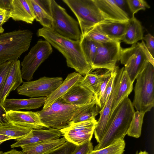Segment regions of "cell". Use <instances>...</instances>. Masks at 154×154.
<instances>
[{
  "label": "cell",
  "mask_w": 154,
  "mask_h": 154,
  "mask_svg": "<svg viewBox=\"0 0 154 154\" xmlns=\"http://www.w3.org/2000/svg\"><path fill=\"white\" fill-rule=\"evenodd\" d=\"M37 34L44 38L62 54L68 67L74 69L82 75L85 76L93 71L82 52L80 39L73 40L43 27L38 30Z\"/></svg>",
  "instance_id": "obj_1"
},
{
  "label": "cell",
  "mask_w": 154,
  "mask_h": 154,
  "mask_svg": "<svg viewBox=\"0 0 154 154\" xmlns=\"http://www.w3.org/2000/svg\"><path fill=\"white\" fill-rule=\"evenodd\" d=\"M134 112L131 100L127 97L123 100L110 115L104 134L93 150L101 149L124 138Z\"/></svg>",
  "instance_id": "obj_2"
},
{
  "label": "cell",
  "mask_w": 154,
  "mask_h": 154,
  "mask_svg": "<svg viewBox=\"0 0 154 154\" xmlns=\"http://www.w3.org/2000/svg\"><path fill=\"white\" fill-rule=\"evenodd\" d=\"M33 33L29 29H18L0 34V65L18 60L30 46Z\"/></svg>",
  "instance_id": "obj_3"
},
{
  "label": "cell",
  "mask_w": 154,
  "mask_h": 154,
  "mask_svg": "<svg viewBox=\"0 0 154 154\" xmlns=\"http://www.w3.org/2000/svg\"><path fill=\"white\" fill-rule=\"evenodd\" d=\"M119 60L124 65V70L133 83L149 63L154 66V58L143 40L133 44L130 47L122 48Z\"/></svg>",
  "instance_id": "obj_4"
},
{
  "label": "cell",
  "mask_w": 154,
  "mask_h": 154,
  "mask_svg": "<svg viewBox=\"0 0 154 154\" xmlns=\"http://www.w3.org/2000/svg\"><path fill=\"white\" fill-rule=\"evenodd\" d=\"M136 79L132 104L137 111L145 113L154 105V66L149 63Z\"/></svg>",
  "instance_id": "obj_5"
},
{
  "label": "cell",
  "mask_w": 154,
  "mask_h": 154,
  "mask_svg": "<svg viewBox=\"0 0 154 154\" xmlns=\"http://www.w3.org/2000/svg\"><path fill=\"white\" fill-rule=\"evenodd\" d=\"M80 107L67 103L61 97L48 107L36 112L42 122L48 128L60 130L69 125Z\"/></svg>",
  "instance_id": "obj_6"
},
{
  "label": "cell",
  "mask_w": 154,
  "mask_h": 154,
  "mask_svg": "<svg viewBox=\"0 0 154 154\" xmlns=\"http://www.w3.org/2000/svg\"><path fill=\"white\" fill-rule=\"evenodd\" d=\"M78 20L82 35L91 28L106 21L94 0H63Z\"/></svg>",
  "instance_id": "obj_7"
},
{
  "label": "cell",
  "mask_w": 154,
  "mask_h": 154,
  "mask_svg": "<svg viewBox=\"0 0 154 154\" xmlns=\"http://www.w3.org/2000/svg\"><path fill=\"white\" fill-rule=\"evenodd\" d=\"M50 13L53 19L52 31L73 40L81 39L82 34L78 21L55 0H50Z\"/></svg>",
  "instance_id": "obj_8"
},
{
  "label": "cell",
  "mask_w": 154,
  "mask_h": 154,
  "mask_svg": "<svg viewBox=\"0 0 154 154\" xmlns=\"http://www.w3.org/2000/svg\"><path fill=\"white\" fill-rule=\"evenodd\" d=\"M52 51V46L48 42L39 40L31 48L21 63L23 79L27 82L31 81L35 72Z\"/></svg>",
  "instance_id": "obj_9"
},
{
  "label": "cell",
  "mask_w": 154,
  "mask_h": 154,
  "mask_svg": "<svg viewBox=\"0 0 154 154\" xmlns=\"http://www.w3.org/2000/svg\"><path fill=\"white\" fill-rule=\"evenodd\" d=\"M122 48L120 41L112 40L105 43H98L91 66L92 71L99 69L113 71L119 60Z\"/></svg>",
  "instance_id": "obj_10"
},
{
  "label": "cell",
  "mask_w": 154,
  "mask_h": 154,
  "mask_svg": "<svg viewBox=\"0 0 154 154\" xmlns=\"http://www.w3.org/2000/svg\"><path fill=\"white\" fill-rule=\"evenodd\" d=\"M61 77H49L43 76L38 80L23 82L17 89L20 95L31 98L47 97L62 83Z\"/></svg>",
  "instance_id": "obj_11"
},
{
  "label": "cell",
  "mask_w": 154,
  "mask_h": 154,
  "mask_svg": "<svg viewBox=\"0 0 154 154\" xmlns=\"http://www.w3.org/2000/svg\"><path fill=\"white\" fill-rule=\"evenodd\" d=\"M124 69V67L119 69L112 92L106 102L100 111V118L94 132L95 138L98 143L100 142L105 131L110 115L113 101L119 86Z\"/></svg>",
  "instance_id": "obj_12"
},
{
  "label": "cell",
  "mask_w": 154,
  "mask_h": 154,
  "mask_svg": "<svg viewBox=\"0 0 154 154\" xmlns=\"http://www.w3.org/2000/svg\"><path fill=\"white\" fill-rule=\"evenodd\" d=\"M7 116L9 122L16 125L34 129L48 128L42 122L36 112L9 111Z\"/></svg>",
  "instance_id": "obj_13"
},
{
  "label": "cell",
  "mask_w": 154,
  "mask_h": 154,
  "mask_svg": "<svg viewBox=\"0 0 154 154\" xmlns=\"http://www.w3.org/2000/svg\"><path fill=\"white\" fill-rule=\"evenodd\" d=\"M62 136L63 134L60 130L58 129H32L26 136L17 140L11 145V147L12 148L21 147L26 145L57 139Z\"/></svg>",
  "instance_id": "obj_14"
},
{
  "label": "cell",
  "mask_w": 154,
  "mask_h": 154,
  "mask_svg": "<svg viewBox=\"0 0 154 154\" xmlns=\"http://www.w3.org/2000/svg\"><path fill=\"white\" fill-rule=\"evenodd\" d=\"M106 21L128 22L130 19L127 13L116 4L114 0H94Z\"/></svg>",
  "instance_id": "obj_15"
},
{
  "label": "cell",
  "mask_w": 154,
  "mask_h": 154,
  "mask_svg": "<svg viewBox=\"0 0 154 154\" xmlns=\"http://www.w3.org/2000/svg\"><path fill=\"white\" fill-rule=\"evenodd\" d=\"M23 82L20 61L14 60L0 94V103L3 105L10 93L17 89Z\"/></svg>",
  "instance_id": "obj_16"
},
{
  "label": "cell",
  "mask_w": 154,
  "mask_h": 154,
  "mask_svg": "<svg viewBox=\"0 0 154 154\" xmlns=\"http://www.w3.org/2000/svg\"><path fill=\"white\" fill-rule=\"evenodd\" d=\"M62 97L67 103L80 106L91 103L95 100L94 94L79 83L72 87Z\"/></svg>",
  "instance_id": "obj_17"
},
{
  "label": "cell",
  "mask_w": 154,
  "mask_h": 154,
  "mask_svg": "<svg viewBox=\"0 0 154 154\" xmlns=\"http://www.w3.org/2000/svg\"><path fill=\"white\" fill-rule=\"evenodd\" d=\"M11 18L32 24L35 17L30 0H12Z\"/></svg>",
  "instance_id": "obj_18"
},
{
  "label": "cell",
  "mask_w": 154,
  "mask_h": 154,
  "mask_svg": "<svg viewBox=\"0 0 154 154\" xmlns=\"http://www.w3.org/2000/svg\"><path fill=\"white\" fill-rule=\"evenodd\" d=\"M83 78L82 75L76 72L69 74L62 84L46 97V101L43 109L48 107L57 99L62 97L72 87L80 83Z\"/></svg>",
  "instance_id": "obj_19"
},
{
  "label": "cell",
  "mask_w": 154,
  "mask_h": 154,
  "mask_svg": "<svg viewBox=\"0 0 154 154\" xmlns=\"http://www.w3.org/2000/svg\"><path fill=\"white\" fill-rule=\"evenodd\" d=\"M46 100L45 97L22 99L6 98L3 105L7 112L22 109H35L44 106Z\"/></svg>",
  "instance_id": "obj_20"
},
{
  "label": "cell",
  "mask_w": 154,
  "mask_h": 154,
  "mask_svg": "<svg viewBox=\"0 0 154 154\" xmlns=\"http://www.w3.org/2000/svg\"><path fill=\"white\" fill-rule=\"evenodd\" d=\"M67 141L63 137L23 146L20 147L26 154H44L57 148Z\"/></svg>",
  "instance_id": "obj_21"
},
{
  "label": "cell",
  "mask_w": 154,
  "mask_h": 154,
  "mask_svg": "<svg viewBox=\"0 0 154 154\" xmlns=\"http://www.w3.org/2000/svg\"><path fill=\"white\" fill-rule=\"evenodd\" d=\"M128 22H123L106 21L96 26L101 32L111 39L120 41L122 39L125 33Z\"/></svg>",
  "instance_id": "obj_22"
},
{
  "label": "cell",
  "mask_w": 154,
  "mask_h": 154,
  "mask_svg": "<svg viewBox=\"0 0 154 154\" xmlns=\"http://www.w3.org/2000/svg\"><path fill=\"white\" fill-rule=\"evenodd\" d=\"M143 37V27L140 22L134 16L130 18L125 33L122 41L128 44H134Z\"/></svg>",
  "instance_id": "obj_23"
},
{
  "label": "cell",
  "mask_w": 154,
  "mask_h": 154,
  "mask_svg": "<svg viewBox=\"0 0 154 154\" xmlns=\"http://www.w3.org/2000/svg\"><path fill=\"white\" fill-rule=\"evenodd\" d=\"M100 108L95 100L89 104L80 106L73 116L69 124L95 119Z\"/></svg>",
  "instance_id": "obj_24"
},
{
  "label": "cell",
  "mask_w": 154,
  "mask_h": 154,
  "mask_svg": "<svg viewBox=\"0 0 154 154\" xmlns=\"http://www.w3.org/2000/svg\"><path fill=\"white\" fill-rule=\"evenodd\" d=\"M133 83L124 69L122 74L120 83L113 101L110 115L121 102L128 97L133 90Z\"/></svg>",
  "instance_id": "obj_25"
},
{
  "label": "cell",
  "mask_w": 154,
  "mask_h": 154,
  "mask_svg": "<svg viewBox=\"0 0 154 154\" xmlns=\"http://www.w3.org/2000/svg\"><path fill=\"white\" fill-rule=\"evenodd\" d=\"M35 17V19L43 27L52 30L53 19L50 9L38 4L35 0H30Z\"/></svg>",
  "instance_id": "obj_26"
},
{
  "label": "cell",
  "mask_w": 154,
  "mask_h": 154,
  "mask_svg": "<svg viewBox=\"0 0 154 154\" xmlns=\"http://www.w3.org/2000/svg\"><path fill=\"white\" fill-rule=\"evenodd\" d=\"M32 129L9 122L0 127V134L18 140L27 135Z\"/></svg>",
  "instance_id": "obj_27"
},
{
  "label": "cell",
  "mask_w": 154,
  "mask_h": 154,
  "mask_svg": "<svg viewBox=\"0 0 154 154\" xmlns=\"http://www.w3.org/2000/svg\"><path fill=\"white\" fill-rule=\"evenodd\" d=\"M94 129L79 131H61L67 141L77 146L82 144L88 140H91Z\"/></svg>",
  "instance_id": "obj_28"
},
{
  "label": "cell",
  "mask_w": 154,
  "mask_h": 154,
  "mask_svg": "<svg viewBox=\"0 0 154 154\" xmlns=\"http://www.w3.org/2000/svg\"><path fill=\"white\" fill-rule=\"evenodd\" d=\"M99 74L97 72H91L85 75L79 83L95 95L102 82L105 74Z\"/></svg>",
  "instance_id": "obj_29"
},
{
  "label": "cell",
  "mask_w": 154,
  "mask_h": 154,
  "mask_svg": "<svg viewBox=\"0 0 154 154\" xmlns=\"http://www.w3.org/2000/svg\"><path fill=\"white\" fill-rule=\"evenodd\" d=\"M80 43L86 60L91 66L95 56L98 43L85 35H82Z\"/></svg>",
  "instance_id": "obj_30"
},
{
  "label": "cell",
  "mask_w": 154,
  "mask_h": 154,
  "mask_svg": "<svg viewBox=\"0 0 154 154\" xmlns=\"http://www.w3.org/2000/svg\"><path fill=\"white\" fill-rule=\"evenodd\" d=\"M145 114L138 111L135 112L127 134L136 138L140 137Z\"/></svg>",
  "instance_id": "obj_31"
},
{
  "label": "cell",
  "mask_w": 154,
  "mask_h": 154,
  "mask_svg": "<svg viewBox=\"0 0 154 154\" xmlns=\"http://www.w3.org/2000/svg\"><path fill=\"white\" fill-rule=\"evenodd\" d=\"M125 146L124 138H121L106 147L93 150L88 154H123Z\"/></svg>",
  "instance_id": "obj_32"
},
{
  "label": "cell",
  "mask_w": 154,
  "mask_h": 154,
  "mask_svg": "<svg viewBox=\"0 0 154 154\" xmlns=\"http://www.w3.org/2000/svg\"><path fill=\"white\" fill-rule=\"evenodd\" d=\"M97 121L96 119L82 122L74 124H69L66 128L60 129L61 131H79L95 129L97 126Z\"/></svg>",
  "instance_id": "obj_33"
},
{
  "label": "cell",
  "mask_w": 154,
  "mask_h": 154,
  "mask_svg": "<svg viewBox=\"0 0 154 154\" xmlns=\"http://www.w3.org/2000/svg\"><path fill=\"white\" fill-rule=\"evenodd\" d=\"M84 35L99 43H105L113 40L101 32L96 26L89 29Z\"/></svg>",
  "instance_id": "obj_34"
},
{
  "label": "cell",
  "mask_w": 154,
  "mask_h": 154,
  "mask_svg": "<svg viewBox=\"0 0 154 154\" xmlns=\"http://www.w3.org/2000/svg\"><path fill=\"white\" fill-rule=\"evenodd\" d=\"M119 69V67L116 66L115 69L112 71L111 76L107 85L104 93L100 100V110L106 102L112 92Z\"/></svg>",
  "instance_id": "obj_35"
},
{
  "label": "cell",
  "mask_w": 154,
  "mask_h": 154,
  "mask_svg": "<svg viewBox=\"0 0 154 154\" xmlns=\"http://www.w3.org/2000/svg\"><path fill=\"white\" fill-rule=\"evenodd\" d=\"M126 1L132 15H134L135 14L140 10H145L146 8H150L147 2L144 0H127Z\"/></svg>",
  "instance_id": "obj_36"
},
{
  "label": "cell",
  "mask_w": 154,
  "mask_h": 154,
  "mask_svg": "<svg viewBox=\"0 0 154 154\" xmlns=\"http://www.w3.org/2000/svg\"><path fill=\"white\" fill-rule=\"evenodd\" d=\"M112 71L106 70L105 72L103 79L95 95L96 102L100 108V100L104 93L107 85L111 76Z\"/></svg>",
  "instance_id": "obj_37"
},
{
  "label": "cell",
  "mask_w": 154,
  "mask_h": 154,
  "mask_svg": "<svg viewBox=\"0 0 154 154\" xmlns=\"http://www.w3.org/2000/svg\"><path fill=\"white\" fill-rule=\"evenodd\" d=\"M77 146L67 141L57 148L44 154H72Z\"/></svg>",
  "instance_id": "obj_38"
},
{
  "label": "cell",
  "mask_w": 154,
  "mask_h": 154,
  "mask_svg": "<svg viewBox=\"0 0 154 154\" xmlns=\"http://www.w3.org/2000/svg\"><path fill=\"white\" fill-rule=\"evenodd\" d=\"M13 61H7L0 65V94L5 85Z\"/></svg>",
  "instance_id": "obj_39"
},
{
  "label": "cell",
  "mask_w": 154,
  "mask_h": 154,
  "mask_svg": "<svg viewBox=\"0 0 154 154\" xmlns=\"http://www.w3.org/2000/svg\"><path fill=\"white\" fill-rule=\"evenodd\" d=\"M93 150L91 140H88L82 145L77 146L72 154H88Z\"/></svg>",
  "instance_id": "obj_40"
},
{
  "label": "cell",
  "mask_w": 154,
  "mask_h": 154,
  "mask_svg": "<svg viewBox=\"0 0 154 154\" xmlns=\"http://www.w3.org/2000/svg\"><path fill=\"white\" fill-rule=\"evenodd\" d=\"M146 42L145 45L149 51L154 58V37L151 34L148 33L143 37V38Z\"/></svg>",
  "instance_id": "obj_41"
},
{
  "label": "cell",
  "mask_w": 154,
  "mask_h": 154,
  "mask_svg": "<svg viewBox=\"0 0 154 154\" xmlns=\"http://www.w3.org/2000/svg\"><path fill=\"white\" fill-rule=\"evenodd\" d=\"M11 18V12L0 8V27Z\"/></svg>",
  "instance_id": "obj_42"
},
{
  "label": "cell",
  "mask_w": 154,
  "mask_h": 154,
  "mask_svg": "<svg viewBox=\"0 0 154 154\" xmlns=\"http://www.w3.org/2000/svg\"><path fill=\"white\" fill-rule=\"evenodd\" d=\"M7 112L3 105L0 103V127L9 122L7 118Z\"/></svg>",
  "instance_id": "obj_43"
},
{
  "label": "cell",
  "mask_w": 154,
  "mask_h": 154,
  "mask_svg": "<svg viewBox=\"0 0 154 154\" xmlns=\"http://www.w3.org/2000/svg\"><path fill=\"white\" fill-rule=\"evenodd\" d=\"M12 0H0V8L11 11Z\"/></svg>",
  "instance_id": "obj_44"
},
{
  "label": "cell",
  "mask_w": 154,
  "mask_h": 154,
  "mask_svg": "<svg viewBox=\"0 0 154 154\" xmlns=\"http://www.w3.org/2000/svg\"><path fill=\"white\" fill-rule=\"evenodd\" d=\"M2 154H26L22 151H19L15 149H12L10 151L2 153Z\"/></svg>",
  "instance_id": "obj_45"
},
{
  "label": "cell",
  "mask_w": 154,
  "mask_h": 154,
  "mask_svg": "<svg viewBox=\"0 0 154 154\" xmlns=\"http://www.w3.org/2000/svg\"><path fill=\"white\" fill-rule=\"evenodd\" d=\"M114 1L117 5L122 9V7L125 5V3H126V0H114Z\"/></svg>",
  "instance_id": "obj_46"
},
{
  "label": "cell",
  "mask_w": 154,
  "mask_h": 154,
  "mask_svg": "<svg viewBox=\"0 0 154 154\" xmlns=\"http://www.w3.org/2000/svg\"><path fill=\"white\" fill-rule=\"evenodd\" d=\"M11 139H14L13 138L8 136L0 134V145L5 141Z\"/></svg>",
  "instance_id": "obj_47"
},
{
  "label": "cell",
  "mask_w": 154,
  "mask_h": 154,
  "mask_svg": "<svg viewBox=\"0 0 154 154\" xmlns=\"http://www.w3.org/2000/svg\"><path fill=\"white\" fill-rule=\"evenodd\" d=\"M137 154H148V152L146 151H140Z\"/></svg>",
  "instance_id": "obj_48"
},
{
  "label": "cell",
  "mask_w": 154,
  "mask_h": 154,
  "mask_svg": "<svg viewBox=\"0 0 154 154\" xmlns=\"http://www.w3.org/2000/svg\"><path fill=\"white\" fill-rule=\"evenodd\" d=\"M4 29L2 27H0V34L3 33Z\"/></svg>",
  "instance_id": "obj_49"
},
{
  "label": "cell",
  "mask_w": 154,
  "mask_h": 154,
  "mask_svg": "<svg viewBox=\"0 0 154 154\" xmlns=\"http://www.w3.org/2000/svg\"><path fill=\"white\" fill-rule=\"evenodd\" d=\"M2 153L1 152H0V154H2Z\"/></svg>",
  "instance_id": "obj_50"
}]
</instances>
